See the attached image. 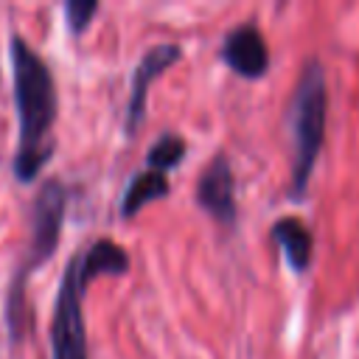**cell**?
<instances>
[{
	"label": "cell",
	"instance_id": "cell-1",
	"mask_svg": "<svg viewBox=\"0 0 359 359\" xmlns=\"http://www.w3.org/2000/svg\"><path fill=\"white\" fill-rule=\"evenodd\" d=\"M8 62L17 109V149L11 168L20 182H34L56 149L50 135L59 109L56 81L48 62L17 31L8 36Z\"/></svg>",
	"mask_w": 359,
	"mask_h": 359
},
{
	"label": "cell",
	"instance_id": "cell-2",
	"mask_svg": "<svg viewBox=\"0 0 359 359\" xmlns=\"http://www.w3.org/2000/svg\"><path fill=\"white\" fill-rule=\"evenodd\" d=\"M65 213H67V185L62 180H45L36 188L34 205H31V238L25 247V255L20 258L8 292H6V328L8 339L14 345L22 342L25 325H28V306H25V280L36 266H42L59 247L62 227H65Z\"/></svg>",
	"mask_w": 359,
	"mask_h": 359
},
{
	"label": "cell",
	"instance_id": "cell-3",
	"mask_svg": "<svg viewBox=\"0 0 359 359\" xmlns=\"http://www.w3.org/2000/svg\"><path fill=\"white\" fill-rule=\"evenodd\" d=\"M325 73L317 59H309L300 70L289 101V129H292V194L303 196L309 191L311 171L317 165L325 140Z\"/></svg>",
	"mask_w": 359,
	"mask_h": 359
},
{
	"label": "cell",
	"instance_id": "cell-4",
	"mask_svg": "<svg viewBox=\"0 0 359 359\" xmlns=\"http://www.w3.org/2000/svg\"><path fill=\"white\" fill-rule=\"evenodd\" d=\"M101 278L87 252H76L59 280L53 317H50V359H90L84 325V292Z\"/></svg>",
	"mask_w": 359,
	"mask_h": 359
},
{
	"label": "cell",
	"instance_id": "cell-5",
	"mask_svg": "<svg viewBox=\"0 0 359 359\" xmlns=\"http://www.w3.org/2000/svg\"><path fill=\"white\" fill-rule=\"evenodd\" d=\"M180 59H182V48L174 42H160L140 56V62L135 65V73H132V90H129V101H126V121H123L126 135H135L143 123L149 87Z\"/></svg>",
	"mask_w": 359,
	"mask_h": 359
},
{
	"label": "cell",
	"instance_id": "cell-6",
	"mask_svg": "<svg viewBox=\"0 0 359 359\" xmlns=\"http://www.w3.org/2000/svg\"><path fill=\"white\" fill-rule=\"evenodd\" d=\"M196 205L213 216L219 224L233 227L236 222V177H233V165L227 160L224 151H216L213 160L202 168L199 180H196Z\"/></svg>",
	"mask_w": 359,
	"mask_h": 359
},
{
	"label": "cell",
	"instance_id": "cell-7",
	"mask_svg": "<svg viewBox=\"0 0 359 359\" xmlns=\"http://www.w3.org/2000/svg\"><path fill=\"white\" fill-rule=\"evenodd\" d=\"M222 59L241 79H261L269 70V48L252 22H241L222 39Z\"/></svg>",
	"mask_w": 359,
	"mask_h": 359
},
{
	"label": "cell",
	"instance_id": "cell-8",
	"mask_svg": "<svg viewBox=\"0 0 359 359\" xmlns=\"http://www.w3.org/2000/svg\"><path fill=\"white\" fill-rule=\"evenodd\" d=\"M272 241L283 250L286 264L294 272H306L314 255V238L311 230L297 219V216H280L272 224Z\"/></svg>",
	"mask_w": 359,
	"mask_h": 359
},
{
	"label": "cell",
	"instance_id": "cell-9",
	"mask_svg": "<svg viewBox=\"0 0 359 359\" xmlns=\"http://www.w3.org/2000/svg\"><path fill=\"white\" fill-rule=\"evenodd\" d=\"M165 194H168V180H165V174L146 168V171H140V174H135V177L129 180V185H126V191H123V196H121V216H123V219H132V216L140 213L149 202H157V199H163Z\"/></svg>",
	"mask_w": 359,
	"mask_h": 359
},
{
	"label": "cell",
	"instance_id": "cell-10",
	"mask_svg": "<svg viewBox=\"0 0 359 359\" xmlns=\"http://www.w3.org/2000/svg\"><path fill=\"white\" fill-rule=\"evenodd\" d=\"M185 151H188V143L182 140V135L165 132L163 137H157V140L149 146V151H146V165H149L151 171L165 174V171H171V168H177V165L182 163Z\"/></svg>",
	"mask_w": 359,
	"mask_h": 359
},
{
	"label": "cell",
	"instance_id": "cell-11",
	"mask_svg": "<svg viewBox=\"0 0 359 359\" xmlns=\"http://www.w3.org/2000/svg\"><path fill=\"white\" fill-rule=\"evenodd\" d=\"M98 14V3L95 0H67L65 3V20H67V28L70 34H84L87 25L93 22V17Z\"/></svg>",
	"mask_w": 359,
	"mask_h": 359
}]
</instances>
